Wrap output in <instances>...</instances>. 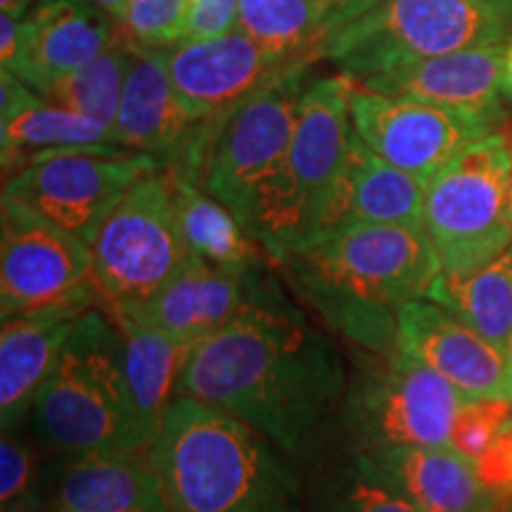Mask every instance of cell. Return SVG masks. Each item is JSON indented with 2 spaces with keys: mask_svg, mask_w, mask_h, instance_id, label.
I'll return each instance as SVG.
<instances>
[{
  "mask_svg": "<svg viewBox=\"0 0 512 512\" xmlns=\"http://www.w3.org/2000/svg\"><path fill=\"white\" fill-rule=\"evenodd\" d=\"M425 299L441 304L505 351L512 335V242L491 264L477 271L439 273Z\"/></svg>",
  "mask_w": 512,
  "mask_h": 512,
  "instance_id": "484cf974",
  "label": "cell"
},
{
  "mask_svg": "<svg viewBox=\"0 0 512 512\" xmlns=\"http://www.w3.org/2000/svg\"><path fill=\"white\" fill-rule=\"evenodd\" d=\"M510 169L503 133H489L425 185V230L439 254L441 273H472L510 247Z\"/></svg>",
  "mask_w": 512,
  "mask_h": 512,
  "instance_id": "52a82bcc",
  "label": "cell"
},
{
  "mask_svg": "<svg viewBox=\"0 0 512 512\" xmlns=\"http://www.w3.org/2000/svg\"><path fill=\"white\" fill-rule=\"evenodd\" d=\"M240 0H188L185 41H207L238 31Z\"/></svg>",
  "mask_w": 512,
  "mask_h": 512,
  "instance_id": "836d02e7",
  "label": "cell"
},
{
  "mask_svg": "<svg viewBox=\"0 0 512 512\" xmlns=\"http://www.w3.org/2000/svg\"><path fill=\"white\" fill-rule=\"evenodd\" d=\"M380 3L382 0H325V5H328V17H330L328 36L335 34L337 29H342L344 24H349L351 19L366 15V12L377 8Z\"/></svg>",
  "mask_w": 512,
  "mask_h": 512,
  "instance_id": "d590c367",
  "label": "cell"
},
{
  "mask_svg": "<svg viewBox=\"0 0 512 512\" xmlns=\"http://www.w3.org/2000/svg\"><path fill=\"white\" fill-rule=\"evenodd\" d=\"M43 486L57 512H169L147 453L62 456L43 472Z\"/></svg>",
  "mask_w": 512,
  "mask_h": 512,
  "instance_id": "44dd1931",
  "label": "cell"
},
{
  "mask_svg": "<svg viewBox=\"0 0 512 512\" xmlns=\"http://www.w3.org/2000/svg\"><path fill=\"white\" fill-rule=\"evenodd\" d=\"M479 482L503 505L512 501V420L475 463Z\"/></svg>",
  "mask_w": 512,
  "mask_h": 512,
  "instance_id": "e575fe53",
  "label": "cell"
},
{
  "mask_svg": "<svg viewBox=\"0 0 512 512\" xmlns=\"http://www.w3.org/2000/svg\"><path fill=\"white\" fill-rule=\"evenodd\" d=\"M110 316L124 335V366L133 411H136L140 437L150 448L162 430L166 411L176 401L183 370L197 342L147 328L119 313H110Z\"/></svg>",
  "mask_w": 512,
  "mask_h": 512,
  "instance_id": "cb8c5ba5",
  "label": "cell"
},
{
  "mask_svg": "<svg viewBox=\"0 0 512 512\" xmlns=\"http://www.w3.org/2000/svg\"><path fill=\"white\" fill-rule=\"evenodd\" d=\"M197 128L178 98L164 50L136 43L114 121V145L155 157L169 169L181 162Z\"/></svg>",
  "mask_w": 512,
  "mask_h": 512,
  "instance_id": "d6986e66",
  "label": "cell"
},
{
  "mask_svg": "<svg viewBox=\"0 0 512 512\" xmlns=\"http://www.w3.org/2000/svg\"><path fill=\"white\" fill-rule=\"evenodd\" d=\"M268 285L271 280L261 266L245 273L228 271L209 264L202 256L190 254L181 271L150 302L119 316L162 330L166 335L200 342L238 318Z\"/></svg>",
  "mask_w": 512,
  "mask_h": 512,
  "instance_id": "2e32d148",
  "label": "cell"
},
{
  "mask_svg": "<svg viewBox=\"0 0 512 512\" xmlns=\"http://www.w3.org/2000/svg\"><path fill=\"white\" fill-rule=\"evenodd\" d=\"M503 138H505V143H508V150L512 157V117L503 128ZM508 214H510V223H512V169H510V185H508Z\"/></svg>",
  "mask_w": 512,
  "mask_h": 512,
  "instance_id": "7bdbcfd3",
  "label": "cell"
},
{
  "mask_svg": "<svg viewBox=\"0 0 512 512\" xmlns=\"http://www.w3.org/2000/svg\"><path fill=\"white\" fill-rule=\"evenodd\" d=\"M95 3H98L100 8L119 24V27H124L126 15H128V3H131V0H95Z\"/></svg>",
  "mask_w": 512,
  "mask_h": 512,
  "instance_id": "ab89813d",
  "label": "cell"
},
{
  "mask_svg": "<svg viewBox=\"0 0 512 512\" xmlns=\"http://www.w3.org/2000/svg\"><path fill=\"white\" fill-rule=\"evenodd\" d=\"M159 169L155 157L119 145L48 150L5 178L3 195L27 204L91 247L121 197Z\"/></svg>",
  "mask_w": 512,
  "mask_h": 512,
  "instance_id": "30bf717a",
  "label": "cell"
},
{
  "mask_svg": "<svg viewBox=\"0 0 512 512\" xmlns=\"http://www.w3.org/2000/svg\"><path fill=\"white\" fill-rule=\"evenodd\" d=\"M164 55L178 98L195 124H219L266 83L299 64L273 55L242 31L183 41Z\"/></svg>",
  "mask_w": 512,
  "mask_h": 512,
  "instance_id": "5bb4252c",
  "label": "cell"
},
{
  "mask_svg": "<svg viewBox=\"0 0 512 512\" xmlns=\"http://www.w3.org/2000/svg\"><path fill=\"white\" fill-rule=\"evenodd\" d=\"M124 31L143 48H174L188 36V0H131Z\"/></svg>",
  "mask_w": 512,
  "mask_h": 512,
  "instance_id": "4dcf8cb0",
  "label": "cell"
},
{
  "mask_svg": "<svg viewBox=\"0 0 512 512\" xmlns=\"http://www.w3.org/2000/svg\"><path fill=\"white\" fill-rule=\"evenodd\" d=\"M512 420L510 399H470L460 406L453 422L451 448L472 463L489 451L503 427Z\"/></svg>",
  "mask_w": 512,
  "mask_h": 512,
  "instance_id": "1f68e13d",
  "label": "cell"
},
{
  "mask_svg": "<svg viewBox=\"0 0 512 512\" xmlns=\"http://www.w3.org/2000/svg\"><path fill=\"white\" fill-rule=\"evenodd\" d=\"M0 145H3V169L8 178L41 152L114 145V138L110 128L98 121L38 98L27 110L0 121Z\"/></svg>",
  "mask_w": 512,
  "mask_h": 512,
  "instance_id": "4316f807",
  "label": "cell"
},
{
  "mask_svg": "<svg viewBox=\"0 0 512 512\" xmlns=\"http://www.w3.org/2000/svg\"><path fill=\"white\" fill-rule=\"evenodd\" d=\"M105 309L131 313L150 302L190 259L174 190L164 169L147 174L117 202L91 242Z\"/></svg>",
  "mask_w": 512,
  "mask_h": 512,
  "instance_id": "ba28073f",
  "label": "cell"
},
{
  "mask_svg": "<svg viewBox=\"0 0 512 512\" xmlns=\"http://www.w3.org/2000/svg\"><path fill=\"white\" fill-rule=\"evenodd\" d=\"M351 124L373 155L425 185L494 128L489 119L356 86L351 91Z\"/></svg>",
  "mask_w": 512,
  "mask_h": 512,
  "instance_id": "4fadbf2b",
  "label": "cell"
},
{
  "mask_svg": "<svg viewBox=\"0 0 512 512\" xmlns=\"http://www.w3.org/2000/svg\"><path fill=\"white\" fill-rule=\"evenodd\" d=\"M41 0H0V15L24 19Z\"/></svg>",
  "mask_w": 512,
  "mask_h": 512,
  "instance_id": "74e56055",
  "label": "cell"
},
{
  "mask_svg": "<svg viewBox=\"0 0 512 512\" xmlns=\"http://www.w3.org/2000/svg\"><path fill=\"white\" fill-rule=\"evenodd\" d=\"M0 309L3 318L53 306L105 304L86 242L43 219L27 204L0 202Z\"/></svg>",
  "mask_w": 512,
  "mask_h": 512,
  "instance_id": "7c38bea8",
  "label": "cell"
},
{
  "mask_svg": "<svg viewBox=\"0 0 512 512\" xmlns=\"http://www.w3.org/2000/svg\"><path fill=\"white\" fill-rule=\"evenodd\" d=\"M121 29L95 0H41L19 22L12 72L41 95L117 41Z\"/></svg>",
  "mask_w": 512,
  "mask_h": 512,
  "instance_id": "e0dca14e",
  "label": "cell"
},
{
  "mask_svg": "<svg viewBox=\"0 0 512 512\" xmlns=\"http://www.w3.org/2000/svg\"><path fill=\"white\" fill-rule=\"evenodd\" d=\"M238 31L287 62L318 57L330 31L325 0H240Z\"/></svg>",
  "mask_w": 512,
  "mask_h": 512,
  "instance_id": "83f0119b",
  "label": "cell"
},
{
  "mask_svg": "<svg viewBox=\"0 0 512 512\" xmlns=\"http://www.w3.org/2000/svg\"><path fill=\"white\" fill-rule=\"evenodd\" d=\"M280 266L332 330L368 354L396 351V316L425 299L441 261L425 226L349 223L313 235Z\"/></svg>",
  "mask_w": 512,
  "mask_h": 512,
  "instance_id": "7a4b0ae2",
  "label": "cell"
},
{
  "mask_svg": "<svg viewBox=\"0 0 512 512\" xmlns=\"http://www.w3.org/2000/svg\"><path fill=\"white\" fill-rule=\"evenodd\" d=\"M475 3L512 27V0H475Z\"/></svg>",
  "mask_w": 512,
  "mask_h": 512,
  "instance_id": "f35d334b",
  "label": "cell"
},
{
  "mask_svg": "<svg viewBox=\"0 0 512 512\" xmlns=\"http://www.w3.org/2000/svg\"><path fill=\"white\" fill-rule=\"evenodd\" d=\"M41 446L57 456L147 451L124 366V335L100 306L76 320L31 408Z\"/></svg>",
  "mask_w": 512,
  "mask_h": 512,
  "instance_id": "277c9868",
  "label": "cell"
},
{
  "mask_svg": "<svg viewBox=\"0 0 512 512\" xmlns=\"http://www.w3.org/2000/svg\"><path fill=\"white\" fill-rule=\"evenodd\" d=\"M10 512H57L53 505H50L46 498L43 496H38V498H34V501H29V503H24V505H19V508H15V510H10Z\"/></svg>",
  "mask_w": 512,
  "mask_h": 512,
  "instance_id": "b9f144b4",
  "label": "cell"
},
{
  "mask_svg": "<svg viewBox=\"0 0 512 512\" xmlns=\"http://www.w3.org/2000/svg\"><path fill=\"white\" fill-rule=\"evenodd\" d=\"M356 463L422 512H498L475 463L451 446H394L358 453Z\"/></svg>",
  "mask_w": 512,
  "mask_h": 512,
  "instance_id": "ffe728a7",
  "label": "cell"
},
{
  "mask_svg": "<svg viewBox=\"0 0 512 512\" xmlns=\"http://www.w3.org/2000/svg\"><path fill=\"white\" fill-rule=\"evenodd\" d=\"M349 223L425 226V183L373 155L356 133L318 233Z\"/></svg>",
  "mask_w": 512,
  "mask_h": 512,
  "instance_id": "603a6c76",
  "label": "cell"
},
{
  "mask_svg": "<svg viewBox=\"0 0 512 512\" xmlns=\"http://www.w3.org/2000/svg\"><path fill=\"white\" fill-rule=\"evenodd\" d=\"M351 91L344 74L306 86L285 164L254 195L245 228L278 264L318 233L344 174L354 143Z\"/></svg>",
  "mask_w": 512,
  "mask_h": 512,
  "instance_id": "5b68a950",
  "label": "cell"
},
{
  "mask_svg": "<svg viewBox=\"0 0 512 512\" xmlns=\"http://www.w3.org/2000/svg\"><path fill=\"white\" fill-rule=\"evenodd\" d=\"M311 62H299L219 121L202 190L233 211L245 226L254 195L285 164Z\"/></svg>",
  "mask_w": 512,
  "mask_h": 512,
  "instance_id": "8fae6325",
  "label": "cell"
},
{
  "mask_svg": "<svg viewBox=\"0 0 512 512\" xmlns=\"http://www.w3.org/2000/svg\"><path fill=\"white\" fill-rule=\"evenodd\" d=\"M309 512H422L356 463L332 479Z\"/></svg>",
  "mask_w": 512,
  "mask_h": 512,
  "instance_id": "f546056e",
  "label": "cell"
},
{
  "mask_svg": "<svg viewBox=\"0 0 512 512\" xmlns=\"http://www.w3.org/2000/svg\"><path fill=\"white\" fill-rule=\"evenodd\" d=\"M396 349L420 358L467 399L512 401L508 354L432 299H413L401 306Z\"/></svg>",
  "mask_w": 512,
  "mask_h": 512,
  "instance_id": "9a60e30c",
  "label": "cell"
},
{
  "mask_svg": "<svg viewBox=\"0 0 512 512\" xmlns=\"http://www.w3.org/2000/svg\"><path fill=\"white\" fill-rule=\"evenodd\" d=\"M505 354H508L510 363H512V335H510V342H508V349H505Z\"/></svg>",
  "mask_w": 512,
  "mask_h": 512,
  "instance_id": "ee69618b",
  "label": "cell"
},
{
  "mask_svg": "<svg viewBox=\"0 0 512 512\" xmlns=\"http://www.w3.org/2000/svg\"><path fill=\"white\" fill-rule=\"evenodd\" d=\"M41 486L43 472L36 453L12 432H3V441H0V501H3V512L34 501L41 496Z\"/></svg>",
  "mask_w": 512,
  "mask_h": 512,
  "instance_id": "d6a6232c",
  "label": "cell"
},
{
  "mask_svg": "<svg viewBox=\"0 0 512 512\" xmlns=\"http://www.w3.org/2000/svg\"><path fill=\"white\" fill-rule=\"evenodd\" d=\"M503 93L505 98H512V36L505 43V55H503Z\"/></svg>",
  "mask_w": 512,
  "mask_h": 512,
  "instance_id": "60d3db41",
  "label": "cell"
},
{
  "mask_svg": "<svg viewBox=\"0 0 512 512\" xmlns=\"http://www.w3.org/2000/svg\"><path fill=\"white\" fill-rule=\"evenodd\" d=\"M133 48L136 43L126 36V31H121L117 41L105 53L83 64L74 74L55 81L41 93V98L50 105L83 114V117L114 131L121 93H124L128 67L133 60Z\"/></svg>",
  "mask_w": 512,
  "mask_h": 512,
  "instance_id": "f1b7e54d",
  "label": "cell"
},
{
  "mask_svg": "<svg viewBox=\"0 0 512 512\" xmlns=\"http://www.w3.org/2000/svg\"><path fill=\"white\" fill-rule=\"evenodd\" d=\"M86 306H53L3 318L0 330V422L15 432L27 418L57 356Z\"/></svg>",
  "mask_w": 512,
  "mask_h": 512,
  "instance_id": "7402d4cb",
  "label": "cell"
},
{
  "mask_svg": "<svg viewBox=\"0 0 512 512\" xmlns=\"http://www.w3.org/2000/svg\"><path fill=\"white\" fill-rule=\"evenodd\" d=\"M145 453L169 512H304L271 441L211 403L176 396Z\"/></svg>",
  "mask_w": 512,
  "mask_h": 512,
  "instance_id": "3957f363",
  "label": "cell"
},
{
  "mask_svg": "<svg viewBox=\"0 0 512 512\" xmlns=\"http://www.w3.org/2000/svg\"><path fill=\"white\" fill-rule=\"evenodd\" d=\"M19 22L10 15H0V67L12 69L19 53Z\"/></svg>",
  "mask_w": 512,
  "mask_h": 512,
  "instance_id": "8d00e7d4",
  "label": "cell"
},
{
  "mask_svg": "<svg viewBox=\"0 0 512 512\" xmlns=\"http://www.w3.org/2000/svg\"><path fill=\"white\" fill-rule=\"evenodd\" d=\"M169 174L171 190H174L178 219L188 242L190 252L202 256L209 264L228 268V271H252L259 264V245H256L238 216L221 204L200 185L188 178Z\"/></svg>",
  "mask_w": 512,
  "mask_h": 512,
  "instance_id": "d4e9b609",
  "label": "cell"
},
{
  "mask_svg": "<svg viewBox=\"0 0 512 512\" xmlns=\"http://www.w3.org/2000/svg\"><path fill=\"white\" fill-rule=\"evenodd\" d=\"M465 401L437 370L403 351L368 354L344 399L342 425L358 453L394 446H451Z\"/></svg>",
  "mask_w": 512,
  "mask_h": 512,
  "instance_id": "9c48e42d",
  "label": "cell"
},
{
  "mask_svg": "<svg viewBox=\"0 0 512 512\" xmlns=\"http://www.w3.org/2000/svg\"><path fill=\"white\" fill-rule=\"evenodd\" d=\"M510 36V24L475 0H382L325 38L318 57L356 81L427 57L503 46Z\"/></svg>",
  "mask_w": 512,
  "mask_h": 512,
  "instance_id": "8992f818",
  "label": "cell"
},
{
  "mask_svg": "<svg viewBox=\"0 0 512 512\" xmlns=\"http://www.w3.org/2000/svg\"><path fill=\"white\" fill-rule=\"evenodd\" d=\"M503 46L472 48L460 53L427 57L399 64L387 72L351 81L370 93L406 98L501 121L503 93Z\"/></svg>",
  "mask_w": 512,
  "mask_h": 512,
  "instance_id": "ac0fdd59",
  "label": "cell"
},
{
  "mask_svg": "<svg viewBox=\"0 0 512 512\" xmlns=\"http://www.w3.org/2000/svg\"><path fill=\"white\" fill-rule=\"evenodd\" d=\"M347 387L335 344L271 280L238 318L195 344L178 396L235 415L290 458H309L342 420Z\"/></svg>",
  "mask_w": 512,
  "mask_h": 512,
  "instance_id": "6da1fadb",
  "label": "cell"
}]
</instances>
